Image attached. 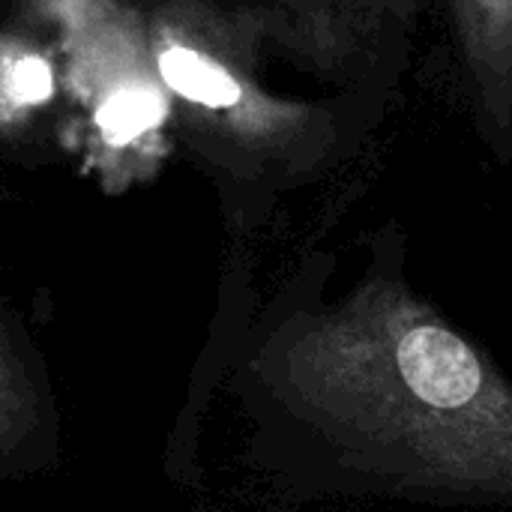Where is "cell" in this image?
Returning a JSON list of instances; mask_svg holds the SVG:
<instances>
[{
    "instance_id": "obj_2",
    "label": "cell",
    "mask_w": 512,
    "mask_h": 512,
    "mask_svg": "<svg viewBox=\"0 0 512 512\" xmlns=\"http://www.w3.org/2000/svg\"><path fill=\"white\" fill-rule=\"evenodd\" d=\"M450 90L486 153L512 165V0H435Z\"/></svg>"
},
{
    "instance_id": "obj_5",
    "label": "cell",
    "mask_w": 512,
    "mask_h": 512,
    "mask_svg": "<svg viewBox=\"0 0 512 512\" xmlns=\"http://www.w3.org/2000/svg\"><path fill=\"white\" fill-rule=\"evenodd\" d=\"M159 72L168 87L207 108H234L243 99V84L222 63L180 45L162 51Z\"/></svg>"
},
{
    "instance_id": "obj_7",
    "label": "cell",
    "mask_w": 512,
    "mask_h": 512,
    "mask_svg": "<svg viewBox=\"0 0 512 512\" xmlns=\"http://www.w3.org/2000/svg\"><path fill=\"white\" fill-rule=\"evenodd\" d=\"M6 84H9V96L15 102H21V105H39L54 90L51 66L42 57H21V60L12 63Z\"/></svg>"
},
{
    "instance_id": "obj_1",
    "label": "cell",
    "mask_w": 512,
    "mask_h": 512,
    "mask_svg": "<svg viewBox=\"0 0 512 512\" xmlns=\"http://www.w3.org/2000/svg\"><path fill=\"white\" fill-rule=\"evenodd\" d=\"M255 375L330 489L512 512V381L411 285L399 222L372 234L342 297L270 333Z\"/></svg>"
},
{
    "instance_id": "obj_3",
    "label": "cell",
    "mask_w": 512,
    "mask_h": 512,
    "mask_svg": "<svg viewBox=\"0 0 512 512\" xmlns=\"http://www.w3.org/2000/svg\"><path fill=\"white\" fill-rule=\"evenodd\" d=\"M432 0H318L321 48L354 87L402 93Z\"/></svg>"
},
{
    "instance_id": "obj_4",
    "label": "cell",
    "mask_w": 512,
    "mask_h": 512,
    "mask_svg": "<svg viewBox=\"0 0 512 512\" xmlns=\"http://www.w3.org/2000/svg\"><path fill=\"white\" fill-rule=\"evenodd\" d=\"M51 441L54 408L36 354L0 315V471H21Z\"/></svg>"
},
{
    "instance_id": "obj_6",
    "label": "cell",
    "mask_w": 512,
    "mask_h": 512,
    "mask_svg": "<svg viewBox=\"0 0 512 512\" xmlns=\"http://www.w3.org/2000/svg\"><path fill=\"white\" fill-rule=\"evenodd\" d=\"M162 117H165V105H162L159 93L132 87V90L114 93L99 108L96 123L114 144H126V141L150 132L153 126H159Z\"/></svg>"
}]
</instances>
